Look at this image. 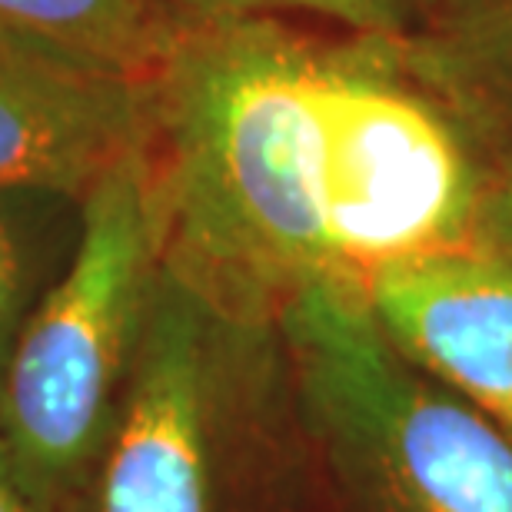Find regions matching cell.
Returning <instances> with one entry per match:
<instances>
[{
	"label": "cell",
	"instance_id": "9",
	"mask_svg": "<svg viewBox=\"0 0 512 512\" xmlns=\"http://www.w3.org/2000/svg\"><path fill=\"white\" fill-rule=\"evenodd\" d=\"M70 197L44 190H0V393H4L10 356L40 303L50 276V243L60 240V207Z\"/></svg>",
	"mask_w": 512,
	"mask_h": 512
},
{
	"label": "cell",
	"instance_id": "5",
	"mask_svg": "<svg viewBox=\"0 0 512 512\" xmlns=\"http://www.w3.org/2000/svg\"><path fill=\"white\" fill-rule=\"evenodd\" d=\"M150 133V80L0 30V190L80 203Z\"/></svg>",
	"mask_w": 512,
	"mask_h": 512
},
{
	"label": "cell",
	"instance_id": "4",
	"mask_svg": "<svg viewBox=\"0 0 512 512\" xmlns=\"http://www.w3.org/2000/svg\"><path fill=\"white\" fill-rule=\"evenodd\" d=\"M227 323L163 266L107 433L97 512H210L207 399Z\"/></svg>",
	"mask_w": 512,
	"mask_h": 512
},
{
	"label": "cell",
	"instance_id": "2",
	"mask_svg": "<svg viewBox=\"0 0 512 512\" xmlns=\"http://www.w3.org/2000/svg\"><path fill=\"white\" fill-rule=\"evenodd\" d=\"M160 270L163 217L147 140L80 197L67 263L10 356L0 446L34 503L67 493L104 446Z\"/></svg>",
	"mask_w": 512,
	"mask_h": 512
},
{
	"label": "cell",
	"instance_id": "7",
	"mask_svg": "<svg viewBox=\"0 0 512 512\" xmlns=\"http://www.w3.org/2000/svg\"><path fill=\"white\" fill-rule=\"evenodd\" d=\"M399 44L416 77L512 163V0H436Z\"/></svg>",
	"mask_w": 512,
	"mask_h": 512
},
{
	"label": "cell",
	"instance_id": "11",
	"mask_svg": "<svg viewBox=\"0 0 512 512\" xmlns=\"http://www.w3.org/2000/svg\"><path fill=\"white\" fill-rule=\"evenodd\" d=\"M30 503L34 499L27 496L14 463H10L4 446H0V512H30Z\"/></svg>",
	"mask_w": 512,
	"mask_h": 512
},
{
	"label": "cell",
	"instance_id": "3",
	"mask_svg": "<svg viewBox=\"0 0 512 512\" xmlns=\"http://www.w3.org/2000/svg\"><path fill=\"white\" fill-rule=\"evenodd\" d=\"M276 326L340 456L386 512H512L509 436L429 383L363 290H306Z\"/></svg>",
	"mask_w": 512,
	"mask_h": 512
},
{
	"label": "cell",
	"instance_id": "6",
	"mask_svg": "<svg viewBox=\"0 0 512 512\" xmlns=\"http://www.w3.org/2000/svg\"><path fill=\"white\" fill-rule=\"evenodd\" d=\"M386 336L512 429V250L483 240L386 266L366 286Z\"/></svg>",
	"mask_w": 512,
	"mask_h": 512
},
{
	"label": "cell",
	"instance_id": "8",
	"mask_svg": "<svg viewBox=\"0 0 512 512\" xmlns=\"http://www.w3.org/2000/svg\"><path fill=\"white\" fill-rule=\"evenodd\" d=\"M183 20L167 0H0V30L94 67L150 80Z\"/></svg>",
	"mask_w": 512,
	"mask_h": 512
},
{
	"label": "cell",
	"instance_id": "1",
	"mask_svg": "<svg viewBox=\"0 0 512 512\" xmlns=\"http://www.w3.org/2000/svg\"><path fill=\"white\" fill-rule=\"evenodd\" d=\"M150 104L163 266L240 326L493 233L506 163L399 37L183 20Z\"/></svg>",
	"mask_w": 512,
	"mask_h": 512
},
{
	"label": "cell",
	"instance_id": "10",
	"mask_svg": "<svg viewBox=\"0 0 512 512\" xmlns=\"http://www.w3.org/2000/svg\"><path fill=\"white\" fill-rule=\"evenodd\" d=\"M180 20H213V17H316L330 20L350 34L373 37H406L436 0H167Z\"/></svg>",
	"mask_w": 512,
	"mask_h": 512
},
{
	"label": "cell",
	"instance_id": "12",
	"mask_svg": "<svg viewBox=\"0 0 512 512\" xmlns=\"http://www.w3.org/2000/svg\"><path fill=\"white\" fill-rule=\"evenodd\" d=\"M489 240L503 243L506 250H512V170H506L503 193H499V200H496V217H493V233H489Z\"/></svg>",
	"mask_w": 512,
	"mask_h": 512
}]
</instances>
